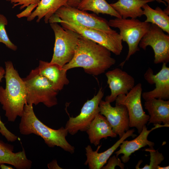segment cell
I'll return each mask as SVG.
<instances>
[{"instance_id": "cell-26", "label": "cell", "mask_w": 169, "mask_h": 169, "mask_svg": "<svg viewBox=\"0 0 169 169\" xmlns=\"http://www.w3.org/2000/svg\"><path fill=\"white\" fill-rule=\"evenodd\" d=\"M8 23L6 18L0 13V43L4 44L8 48L15 51L17 47L10 40L5 30V26Z\"/></svg>"}, {"instance_id": "cell-8", "label": "cell", "mask_w": 169, "mask_h": 169, "mask_svg": "<svg viewBox=\"0 0 169 169\" xmlns=\"http://www.w3.org/2000/svg\"><path fill=\"white\" fill-rule=\"evenodd\" d=\"M142 91L141 84L139 83L127 94L118 96L115 100V105H122L126 106L129 116L130 127L136 128L139 134L149 118V115L146 114L142 105Z\"/></svg>"}, {"instance_id": "cell-24", "label": "cell", "mask_w": 169, "mask_h": 169, "mask_svg": "<svg viewBox=\"0 0 169 169\" xmlns=\"http://www.w3.org/2000/svg\"><path fill=\"white\" fill-rule=\"evenodd\" d=\"M77 8L82 11H91L97 14H106L116 18H122L105 0H82Z\"/></svg>"}, {"instance_id": "cell-6", "label": "cell", "mask_w": 169, "mask_h": 169, "mask_svg": "<svg viewBox=\"0 0 169 169\" xmlns=\"http://www.w3.org/2000/svg\"><path fill=\"white\" fill-rule=\"evenodd\" d=\"M57 20L107 32L116 31L110 28L108 21L105 18L67 5L59 8L50 18L49 22L54 23Z\"/></svg>"}, {"instance_id": "cell-29", "label": "cell", "mask_w": 169, "mask_h": 169, "mask_svg": "<svg viewBox=\"0 0 169 169\" xmlns=\"http://www.w3.org/2000/svg\"><path fill=\"white\" fill-rule=\"evenodd\" d=\"M40 0H11V3L13 4V8L18 5H21L20 9H22L31 4H38Z\"/></svg>"}, {"instance_id": "cell-31", "label": "cell", "mask_w": 169, "mask_h": 169, "mask_svg": "<svg viewBox=\"0 0 169 169\" xmlns=\"http://www.w3.org/2000/svg\"><path fill=\"white\" fill-rule=\"evenodd\" d=\"M48 167L49 169H61L62 168L59 166L57 160H54L48 164Z\"/></svg>"}, {"instance_id": "cell-19", "label": "cell", "mask_w": 169, "mask_h": 169, "mask_svg": "<svg viewBox=\"0 0 169 169\" xmlns=\"http://www.w3.org/2000/svg\"><path fill=\"white\" fill-rule=\"evenodd\" d=\"M86 131L90 143L95 146L99 145L102 139L115 138L117 136L106 118L100 113L96 115Z\"/></svg>"}, {"instance_id": "cell-13", "label": "cell", "mask_w": 169, "mask_h": 169, "mask_svg": "<svg viewBox=\"0 0 169 169\" xmlns=\"http://www.w3.org/2000/svg\"><path fill=\"white\" fill-rule=\"evenodd\" d=\"M161 70L154 74L149 67L144 74L145 79L151 84H155V88L151 91L142 93L141 96L145 101L152 99L166 100L169 99V68L162 63Z\"/></svg>"}, {"instance_id": "cell-27", "label": "cell", "mask_w": 169, "mask_h": 169, "mask_svg": "<svg viewBox=\"0 0 169 169\" xmlns=\"http://www.w3.org/2000/svg\"><path fill=\"white\" fill-rule=\"evenodd\" d=\"M5 71L2 67L0 66V82L4 77ZM0 133L4 136L8 141L13 142L16 140L17 136L10 132L5 126L2 121L0 117Z\"/></svg>"}, {"instance_id": "cell-25", "label": "cell", "mask_w": 169, "mask_h": 169, "mask_svg": "<svg viewBox=\"0 0 169 169\" xmlns=\"http://www.w3.org/2000/svg\"><path fill=\"white\" fill-rule=\"evenodd\" d=\"M149 152L150 158L149 165L146 164L141 169H157L158 166L164 159V157L162 153L156 150L153 147H149L145 150Z\"/></svg>"}, {"instance_id": "cell-3", "label": "cell", "mask_w": 169, "mask_h": 169, "mask_svg": "<svg viewBox=\"0 0 169 169\" xmlns=\"http://www.w3.org/2000/svg\"><path fill=\"white\" fill-rule=\"evenodd\" d=\"M19 125L20 133L24 135L33 134L40 136L49 147H59L71 154L74 153V147L66 139L68 132L62 127L57 130L49 127L40 120L33 111V105H25Z\"/></svg>"}, {"instance_id": "cell-15", "label": "cell", "mask_w": 169, "mask_h": 169, "mask_svg": "<svg viewBox=\"0 0 169 169\" xmlns=\"http://www.w3.org/2000/svg\"><path fill=\"white\" fill-rule=\"evenodd\" d=\"M154 126L150 130H148L146 125H144L139 135L134 139L128 141H123L120 146V148L115 152L116 156L118 157L120 154L121 161L124 163L127 162L130 159V156L135 151L147 146L149 147H153L154 142L149 141L148 136L152 131L157 128L162 127H169V125L160 124L154 125Z\"/></svg>"}, {"instance_id": "cell-28", "label": "cell", "mask_w": 169, "mask_h": 169, "mask_svg": "<svg viewBox=\"0 0 169 169\" xmlns=\"http://www.w3.org/2000/svg\"><path fill=\"white\" fill-rule=\"evenodd\" d=\"M116 166H119L121 169H124L125 167L124 164L121 162V160L114 155L110 157L106 165H104L101 169H114Z\"/></svg>"}, {"instance_id": "cell-21", "label": "cell", "mask_w": 169, "mask_h": 169, "mask_svg": "<svg viewBox=\"0 0 169 169\" xmlns=\"http://www.w3.org/2000/svg\"><path fill=\"white\" fill-rule=\"evenodd\" d=\"M154 0H118L110 4L111 6L123 18H136L143 14L142 7Z\"/></svg>"}, {"instance_id": "cell-10", "label": "cell", "mask_w": 169, "mask_h": 169, "mask_svg": "<svg viewBox=\"0 0 169 169\" xmlns=\"http://www.w3.org/2000/svg\"><path fill=\"white\" fill-rule=\"evenodd\" d=\"M151 46L154 53L155 64L169 62V35L156 25L151 23L148 31L141 39L139 46L145 50Z\"/></svg>"}, {"instance_id": "cell-14", "label": "cell", "mask_w": 169, "mask_h": 169, "mask_svg": "<svg viewBox=\"0 0 169 169\" xmlns=\"http://www.w3.org/2000/svg\"><path fill=\"white\" fill-rule=\"evenodd\" d=\"M105 74L111 93L106 97L105 101L110 103L119 95L127 94L135 85L133 77L119 68L109 71Z\"/></svg>"}, {"instance_id": "cell-2", "label": "cell", "mask_w": 169, "mask_h": 169, "mask_svg": "<svg viewBox=\"0 0 169 169\" xmlns=\"http://www.w3.org/2000/svg\"><path fill=\"white\" fill-rule=\"evenodd\" d=\"M5 88L0 86V103L8 121L14 122L22 115L27 104V92L23 79L14 68L12 62H5Z\"/></svg>"}, {"instance_id": "cell-33", "label": "cell", "mask_w": 169, "mask_h": 169, "mask_svg": "<svg viewBox=\"0 0 169 169\" xmlns=\"http://www.w3.org/2000/svg\"><path fill=\"white\" fill-rule=\"evenodd\" d=\"M0 168L1 169H13L12 167L5 165L4 164L0 165Z\"/></svg>"}, {"instance_id": "cell-18", "label": "cell", "mask_w": 169, "mask_h": 169, "mask_svg": "<svg viewBox=\"0 0 169 169\" xmlns=\"http://www.w3.org/2000/svg\"><path fill=\"white\" fill-rule=\"evenodd\" d=\"M14 146L0 140V165L7 164L13 166L17 169H29L32 162L27 157L25 151L17 152H13Z\"/></svg>"}, {"instance_id": "cell-11", "label": "cell", "mask_w": 169, "mask_h": 169, "mask_svg": "<svg viewBox=\"0 0 169 169\" xmlns=\"http://www.w3.org/2000/svg\"><path fill=\"white\" fill-rule=\"evenodd\" d=\"M104 94L101 88L96 95L84 104L78 115L74 117H69L65 127L69 133L74 135L79 131H86L95 117L100 113L99 105Z\"/></svg>"}, {"instance_id": "cell-37", "label": "cell", "mask_w": 169, "mask_h": 169, "mask_svg": "<svg viewBox=\"0 0 169 169\" xmlns=\"http://www.w3.org/2000/svg\"><path fill=\"white\" fill-rule=\"evenodd\" d=\"M6 0L8 1H10L11 0Z\"/></svg>"}, {"instance_id": "cell-20", "label": "cell", "mask_w": 169, "mask_h": 169, "mask_svg": "<svg viewBox=\"0 0 169 169\" xmlns=\"http://www.w3.org/2000/svg\"><path fill=\"white\" fill-rule=\"evenodd\" d=\"M145 108L149 115L148 125L161 124L169 125V100L152 99L145 101Z\"/></svg>"}, {"instance_id": "cell-35", "label": "cell", "mask_w": 169, "mask_h": 169, "mask_svg": "<svg viewBox=\"0 0 169 169\" xmlns=\"http://www.w3.org/2000/svg\"><path fill=\"white\" fill-rule=\"evenodd\" d=\"M154 0V1H157V2L159 3H162L163 4H164V5H165L166 6L167 5L166 3L162 0Z\"/></svg>"}, {"instance_id": "cell-36", "label": "cell", "mask_w": 169, "mask_h": 169, "mask_svg": "<svg viewBox=\"0 0 169 169\" xmlns=\"http://www.w3.org/2000/svg\"><path fill=\"white\" fill-rule=\"evenodd\" d=\"M165 2H166L168 4V6H169V0H162Z\"/></svg>"}, {"instance_id": "cell-5", "label": "cell", "mask_w": 169, "mask_h": 169, "mask_svg": "<svg viewBox=\"0 0 169 169\" xmlns=\"http://www.w3.org/2000/svg\"><path fill=\"white\" fill-rule=\"evenodd\" d=\"M110 27L117 28L122 41L126 42L128 46V52L124 61L120 65L123 67L131 56L140 50V42L149 30L151 23L142 22L136 18H116L108 21Z\"/></svg>"}, {"instance_id": "cell-32", "label": "cell", "mask_w": 169, "mask_h": 169, "mask_svg": "<svg viewBox=\"0 0 169 169\" xmlns=\"http://www.w3.org/2000/svg\"><path fill=\"white\" fill-rule=\"evenodd\" d=\"M82 0H68L67 5L74 8H77Z\"/></svg>"}, {"instance_id": "cell-9", "label": "cell", "mask_w": 169, "mask_h": 169, "mask_svg": "<svg viewBox=\"0 0 169 169\" xmlns=\"http://www.w3.org/2000/svg\"><path fill=\"white\" fill-rule=\"evenodd\" d=\"M64 29L72 30L81 35L106 48L116 55H120L123 50L122 38L116 31L107 32L101 30L82 27L73 23L57 20Z\"/></svg>"}, {"instance_id": "cell-7", "label": "cell", "mask_w": 169, "mask_h": 169, "mask_svg": "<svg viewBox=\"0 0 169 169\" xmlns=\"http://www.w3.org/2000/svg\"><path fill=\"white\" fill-rule=\"evenodd\" d=\"M55 37L52 58L50 62L63 67L73 58L81 36L72 30L64 29L57 23H50Z\"/></svg>"}, {"instance_id": "cell-30", "label": "cell", "mask_w": 169, "mask_h": 169, "mask_svg": "<svg viewBox=\"0 0 169 169\" xmlns=\"http://www.w3.org/2000/svg\"><path fill=\"white\" fill-rule=\"evenodd\" d=\"M38 4H31L27 7L23 11L17 14L16 16L18 18L23 17H28L29 16L33 10L37 7Z\"/></svg>"}, {"instance_id": "cell-22", "label": "cell", "mask_w": 169, "mask_h": 169, "mask_svg": "<svg viewBox=\"0 0 169 169\" xmlns=\"http://www.w3.org/2000/svg\"><path fill=\"white\" fill-rule=\"evenodd\" d=\"M68 0H41L36 9L28 17L27 20L30 21L37 17V22L44 18L45 23H49L51 17L61 7L67 5Z\"/></svg>"}, {"instance_id": "cell-34", "label": "cell", "mask_w": 169, "mask_h": 169, "mask_svg": "<svg viewBox=\"0 0 169 169\" xmlns=\"http://www.w3.org/2000/svg\"><path fill=\"white\" fill-rule=\"evenodd\" d=\"M169 168V166H166L161 167L159 165L158 166L157 169H168Z\"/></svg>"}, {"instance_id": "cell-16", "label": "cell", "mask_w": 169, "mask_h": 169, "mask_svg": "<svg viewBox=\"0 0 169 169\" xmlns=\"http://www.w3.org/2000/svg\"><path fill=\"white\" fill-rule=\"evenodd\" d=\"M134 132V129L128 130L111 147L102 152H98L101 145L98 146L95 151H93L91 146L88 145L85 148L87 159L84 164L88 165L90 169H101L123 141L130 136L134 137L136 136L133 134Z\"/></svg>"}, {"instance_id": "cell-12", "label": "cell", "mask_w": 169, "mask_h": 169, "mask_svg": "<svg viewBox=\"0 0 169 169\" xmlns=\"http://www.w3.org/2000/svg\"><path fill=\"white\" fill-rule=\"evenodd\" d=\"M99 106L100 114L106 118L113 132L120 138L130 128L129 116L126 106L115 105L113 107L110 103L102 100Z\"/></svg>"}, {"instance_id": "cell-17", "label": "cell", "mask_w": 169, "mask_h": 169, "mask_svg": "<svg viewBox=\"0 0 169 169\" xmlns=\"http://www.w3.org/2000/svg\"><path fill=\"white\" fill-rule=\"evenodd\" d=\"M37 68L39 74L49 80L56 90H62L69 83L67 71L57 64L40 60Z\"/></svg>"}, {"instance_id": "cell-4", "label": "cell", "mask_w": 169, "mask_h": 169, "mask_svg": "<svg viewBox=\"0 0 169 169\" xmlns=\"http://www.w3.org/2000/svg\"><path fill=\"white\" fill-rule=\"evenodd\" d=\"M27 92V104L36 105L41 103L48 107L58 104V91L55 90L51 83L40 74L37 68L23 79Z\"/></svg>"}, {"instance_id": "cell-1", "label": "cell", "mask_w": 169, "mask_h": 169, "mask_svg": "<svg viewBox=\"0 0 169 169\" xmlns=\"http://www.w3.org/2000/svg\"><path fill=\"white\" fill-rule=\"evenodd\" d=\"M115 59L104 46L81 35L79 38L74 55L63 68L66 71L81 67L86 73L98 75L114 65Z\"/></svg>"}, {"instance_id": "cell-23", "label": "cell", "mask_w": 169, "mask_h": 169, "mask_svg": "<svg viewBox=\"0 0 169 169\" xmlns=\"http://www.w3.org/2000/svg\"><path fill=\"white\" fill-rule=\"evenodd\" d=\"M143 14L146 17V22L155 24L169 34V17L161 9L157 7L155 9L146 4L143 6Z\"/></svg>"}]
</instances>
